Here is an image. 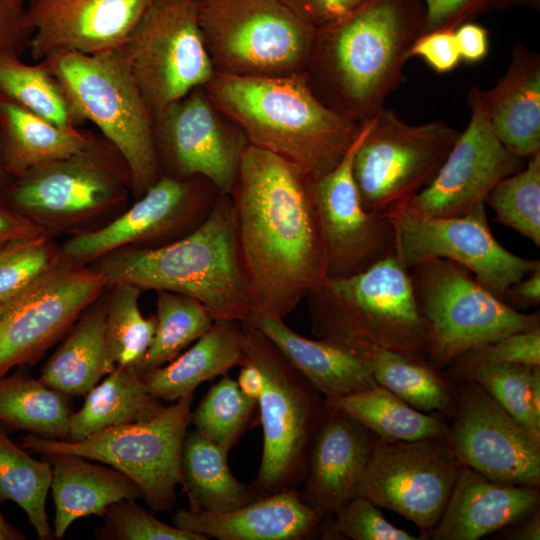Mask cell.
<instances>
[{
    "instance_id": "obj_51",
    "label": "cell",
    "mask_w": 540,
    "mask_h": 540,
    "mask_svg": "<svg viewBox=\"0 0 540 540\" xmlns=\"http://www.w3.org/2000/svg\"><path fill=\"white\" fill-rule=\"evenodd\" d=\"M425 5L424 33L454 30L456 21L472 7L475 0H423Z\"/></svg>"
},
{
    "instance_id": "obj_5",
    "label": "cell",
    "mask_w": 540,
    "mask_h": 540,
    "mask_svg": "<svg viewBox=\"0 0 540 540\" xmlns=\"http://www.w3.org/2000/svg\"><path fill=\"white\" fill-rule=\"evenodd\" d=\"M424 23L404 0H368L317 29L315 44L338 102L334 110L364 123L383 109L405 79L409 50Z\"/></svg>"
},
{
    "instance_id": "obj_58",
    "label": "cell",
    "mask_w": 540,
    "mask_h": 540,
    "mask_svg": "<svg viewBox=\"0 0 540 540\" xmlns=\"http://www.w3.org/2000/svg\"><path fill=\"white\" fill-rule=\"evenodd\" d=\"M7 174L5 173L4 169H3V166H2V162H1V159H0V192L4 191V189L6 188L5 187V182H6V179H7Z\"/></svg>"
},
{
    "instance_id": "obj_29",
    "label": "cell",
    "mask_w": 540,
    "mask_h": 540,
    "mask_svg": "<svg viewBox=\"0 0 540 540\" xmlns=\"http://www.w3.org/2000/svg\"><path fill=\"white\" fill-rule=\"evenodd\" d=\"M243 323L215 320L186 351L143 378L148 391L156 398L176 401L193 394L203 382L245 364Z\"/></svg>"
},
{
    "instance_id": "obj_21",
    "label": "cell",
    "mask_w": 540,
    "mask_h": 540,
    "mask_svg": "<svg viewBox=\"0 0 540 540\" xmlns=\"http://www.w3.org/2000/svg\"><path fill=\"white\" fill-rule=\"evenodd\" d=\"M206 93L199 88L154 120L155 141L167 175L202 177L222 195H231L247 146L243 134L224 126Z\"/></svg>"
},
{
    "instance_id": "obj_56",
    "label": "cell",
    "mask_w": 540,
    "mask_h": 540,
    "mask_svg": "<svg viewBox=\"0 0 540 540\" xmlns=\"http://www.w3.org/2000/svg\"><path fill=\"white\" fill-rule=\"evenodd\" d=\"M512 539L539 540L540 539V519L539 512L534 511L529 515V519L519 528L510 534Z\"/></svg>"
},
{
    "instance_id": "obj_40",
    "label": "cell",
    "mask_w": 540,
    "mask_h": 540,
    "mask_svg": "<svg viewBox=\"0 0 540 540\" xmlns=\"http://www.w3.org/2000/svg\"><path fill=\"white\" fill-rule=\"evenodd\" d=\"M105 332L115 366H137L147 352L156 329V317H144L139 308L142 290L129 283L108 286Z\"/></svg>"
},
{
    "instance_id": "obj_41",
    "label": "cell",
    "mask_w": 540,
    "mask_h": 540,
    "mask_svg": "<svg viewBox=\"0 0 540 540\" xmlns=\"http://www.w3.org/2000/svg\"><path fill=\"white\" fill-rule=\"evenodd\" d=\"M499 223L540 246V152L520 171L499 181L485 200Z\"/></svg>"
},
{
    "instance_id": "obj_26",
    "label": "cell",
    "mask_w": 540,
    "mask_h": 540,
    "mask_svg": "<svg viewBox=\"0 0 540 540\" xmlns=\"http://www.w3.org/2000/svg\"><path fill=\"white\" fill-rule=\"evenodd\" d=\"M482 94L490 125L504 147L523 159L540 152L539 55L515 45L506 73Z\"/></svg>"
},
{
    "instance_id": "obj_35",
    "label": "cell",
    "mask_w": 540,
    "mask_h": 540,
    "mask_svg": "<svg viewBox=\"0 0 540 540\" xmlns=\"http://www.w3.org/2000/svg\"><path fill=\"white\" fill-rule=\"evenodd\" d=\"M72 413L65 394L24 369L0 377V423L5 428L68 439Z\"/></svg>"
},
{
    "instance_id": "obj_16",
    "label": "cell",
    "mask_w": 540,
    "mask_h": 540,
    "mask_svg": "<svg viewBox=\"0 0 540 540\" xmlns=\"http://www.w3.org/2000/svg\"><path fill=\"white\" fill-rule=\"evenodd\" d=\"M440 439L372 443L352 497H363L413 522L421 531L439 521L462 465Z\"/></svg>"
},
{
    "instance_id": "obj_33",
    "label": "cell",
    "mask_w": 540,
    "mask_h": 540,
    "mask_svg": "<svg viewBox=\"0 0 540 540\" xmlns=\"http://www.w3.org/2000/svg\"><path fill=\"white\" fill-rule=\"evenodd\" d=\"M163 405L147 389L133 365L116 366L72 413L68 440L79 441L100 430L146 420Z\"/></svg>"
},
{
    "instance_id": "obj_42",
    "label": "cell",
    "mask_w": 540,
    "mask_h": 540,
    "mask_svg": "<svg viewBox=\"0 0 540 540\" xmlns=\"http://www.w3.org/2000/svg\"><path fill=\"white\" fill-rule=\"evenodd\" d=\"M256 406L257 401L244 395L237 381L224 375L192 412L191 423L229 453L246 430Z\"/></svg>"
},
{
    "instance_id": "obj_14",
    "label": "cell",
    "mask_w": 540,
    "mask_h": 540,
    "mask_svg": "<svg viewBox=\"0 0 540 540\" xmlns=\"http://www.w3.org/2000/svg\"><path fill=\"white\" fill-rule=\"evenodd\" d=\"M384 215L394 230V255L408 270L429 259H448L467 268L503 300L513 284L540 268L539 260L517 256L496 240L485 204L461 216L436 217L402 203Z\"/></svg>"
},
{
    "instance_id": "obj_12",
    "label": "cell",
    "mask_w": 540,
    "mask_h": 540,
    "mask_svg": "<svg viewBox=\"0 0 540 540\" xmlns=\"http://www.w3.org/2000/svg\"><path fill=\"white\" fill-rule=\"evenodd\" d=\"M459 135L444 121L410 125L394 111L381 109L352 163L363 208L384 215L409 201L434 179Z\"/></svg>"
},
{
    "instance_id": "obj_46",
    "label": "cell",
    "mask_w": 540,
    "mask_h": 540,
    "mask_svg": "<svg viewBox=\"0 0 540 540\" xmlns=\"http://www.w3.org/2000/svg\"><path fill=\"white\" fill-rule=\"evenodd\" d=\"M324 536L352 540H418V537L389 523L376 505L355 496L341 506Z\"/></svg>"
},
{
    "instance_id": "obj_52",
    "label": "cell",
    "mask_w": 540,
    "mask_h": 540,
    "mask_svg": "<svg viewBox=\"0 0 540 540\" xmlns=\"http://www.w3.org/2000/svg\"><path fill=\"white\" fill-rule=\"evenodd\" d=\"M44 235L39 226L0 199V248Z\"/></svg>"
},
{
    "instance_id": "obj_59",
    "label": "cell",
    "mask_w": 540,
    "mask_h": 540,
    "mask_svg": "<svg viewBox=\"0 0 540 540\" xmlns=\"http://www.w3.org/2000/svg\"><path fill=\"white\" fill-rule=\"evenodd\" d=\"M16 243V242H15ZM13 244V243H12ZM12 244H9V245H6L2 248H0V257L8 250V248L10 247V245Z\"/></svg>"
},
{
    "instance_id": "obj_31",
    "label": "cell",
    "mask_w": 540,
    "mask_h": 540,
    "mask_svg": "<svg viewBox=\"0 0 540 540\" xmlns=\"http://www.w3.org/2000/svg\"><path fill=\"white\" fill-rule=\"evenodd\" d=\"M106 292L82 313L43 366L40 380L44 384L65 395H86L116 367L106 341Z\"/></svg>"
},
{
    "instance_id": "obj_7",
    "label": "cell",
    "mask_w": 540,
    "mask_h": 540,
    "mask_svg": "<svg viewBox=\"0 0 540 540\" xmlns=\"http://www.w3.org/2000/svg\"><path fill=\"white\" fill-rule=\"evenodd\" d=\"M131 177L126 162L106 139L14 179L2 199L47 235L85 232L128 198Z\"/></svg>"
},
{
    "instance_id": "obj_3",
    "label": "cell",
    "mask_w": 540,
    "mask_h": 540,
    "mask_svg": "<svg viewBox=\"0 0 540 540\" xmlns=\"http://www.w3.org/2000/svg\"><path fill=\"white\" fill-rule=\"evenodd\" d=\"M107 285L129 283L143 290L171 291L202 303L214 320L247 321L252 315L233 202L219 194L194 230L157 247H123L95 259Z\"/></svg>"
},
{
    "instance_id": "obj_53",
    "label": "cell",
    "mask_w": 540,
    "mask_h": 540,
    "mask_svg": "<svg viewBox=\"0 0 540 540\" xmlns=\"http://www.w3.org/2000/svg\"><path fill=\"white\" fill-rule=\"evenodd\" d=\"M454 29L461 61L479 62L485 58L489 49L488 32L474 23H463Z\"/></svg>"
},
{
    "instance_id": "obj_4",
    "label": "cell",
    "mask_w": 540,
    "mask_h": 540,
    "mask_svg": "<svg viewBox=\"0 0 540 540\" xmlns=\"http://www.w3.org/2000/svg\"><path fill=\"white\" fill-rule=\"evenodd\" d=\"M306 301L312 333L361 359L376 349L423 363L429 358L411 276L395 255L347 277L325 278Z\"/></svg>"
},
{
    "instance_id": "obj_36",
    "label": "cell",
    "mask_w": 540,
    "mask_h": 540,
    "mask_svg": "<svg viewBox=\"0 0 540 540\" xmlns=\"http://www.w3.org/2000/svg\"><path fill=\"white\" fill-rule=\"evenodd\" d=\"M0 95L60 128H78L62 87L44 62L26 64L18 50H0Z\"/></svg>"
},
{
    "instance_id": "obj_2",
    "label": "cell",
    "mask_w": 540,
    "mask_h": 540,
    "mask_svg": "<svg viewBox=\"0 0 540 540\" xmlns=\"http://www.w3.org/2000/svg\"><path fill=\"white\" fill-rule=\"evenodd\" d=\"M213 106L248 144L299 168L311 180L332 171L362 124L328 107L300 73L241 76L215 71L205 85Z\"/></svg>"
},
{
    "instance_id": "obj_44",
    "label": "cell",
    "mask_w": 540,
    "mask_h": 540,
    "mask_svg": "<svg viewBox=\"0 0 540 540\" xmlns=\"http://www.w3.org/2000/svg\"><path fill=\"white\" fill-rule=\"evenodd\" d=\"M64 257L49 235L10 245L0 257V303L23 291Z\"/></svg>"
},
{
    "instance_id": "obj_55",
    "label": "cell",
    "mask_w": 540,
    "mask_h": 540,
    "mask_svg": "<svg viewBox=\"0 0 540 540\" xmlns=\"http://www.w3.org/2000/svg\"><path fill=\"white\" fill-rule=\"evenodd\" d=\"M237 383L244 395L257 401L264 387L263 374L253 362L246 360L241 366Z\"/></svg>"
},
{
    "instance_id": "obj_39",
    "label": "cell",
    "mask_w": 540,
    "mask_h": 540,
    "mask_svg": "<svg viewBox=\"0 0 540 540\" xmlns=\"http://www.w3.org/2000/svg\"><path fill=\"white\" fill-rule=\"evenodd\" d=\"M376 383L418 411H447L451 395L446 385L426 363L400 353L376 349L364 359Z\"/></svg>"
},
{
    "instance_id": "obj_27",
    "label": "cell",
    "mask_w": 540,
    "mask_h": 540,
    "mask_svg": "<svg viewBox=\"0 0 540 540\" xmlns=\"http://www.w3.org/2000/svg\"><path fill=\"white\" fill-rule=\"evenodd\" d=\"M245 322L263 332L324 398L378 385L368 363L339 346L319 338H306L282 319L252 315Z\"/></svg>"
},
{
    "instance_id": "obj_48",
    "label": "cell",
    "mask_w": 540,
    "mask_h": 540,
    "mask_svg": "<svg viewBox=\"0 0 540 540\" xmlns=\"http://www.w3.org/2000/svg\"><path fill=\"white\" fill-rule=\"evenodd\" d=\"M416 56L439 73L456 68L461 57L454 30H436L421 35L409 50V58Z\"/></svg>"
},
{
    "instance_id": "obj_28",
    "label": "cell",
    "mask_w": 540,
    "mask_h": 540,
    "mask_svg": "<svg viewBox=\"0 0 540 540\" xmlns=\"http://www.w3.org/2000/svg\"><path fill=\"white\" fill-rule=\"evenodd\" d=\"M52 467L50 489L55 504L53 536L63 538L70 525L89 515L101 516L121 500L142 498L137 485L114 468L74 455L47 457Z\"/></svg>"
},
{
    "instance_id": "obj_10",
    "label": "cell",
    "mask_w": 540,
    "mask_h": 540,
    "mask_svg": "<svg viewBox=\"0 0 540 540\" xmlns=\"http://www.w3.org/2000/svg\"><path fill=\"white\" fill-rule=\"evenodd\" d=\"M198 19L219 72L293 73L315 46L317 29L283 0H198Z\"/></svg>"
},
{
    "instance_id": "obj_18",
    "label": "cell",
    "mask_w": 540,
    "mask_h": 540,
    "mask_svg": "<svg viewBox=\"0 0 540 540\" xmlns=\"http://www.w3.org/2000/svg\"><path fill=\"white\" fill-rule=\"evenodd\" d=\"M468 104L471 115L467 128L460 132L434 179L405 202L416 213L464 215L485 204L499 181L525 166L524 159L511 153L496 137L477 86L469 90Z\"/></svg>"
},
{
    "instance_id": "obj_49",
    "label": "cell",
    "mask_w": 540,
    "mask_h": 540,
    "mask_svg": "<svg viewBox=\"0 0 540 540\" xmlns=\"http://www.w3.org/2000/svg\"><path fill=\"white\" fill-rule=\"evenodd\" d=\"M316 29L342 19L368 0H283Z\"/></svg>"
},
{
    "instance_id": "obj_17",
    "label": "cell",
    "mask_w": 540,
    "mask_h": 540,
    "mask_svg": "<svg viewBox=\"0 0 540 540\" xmlns=\"http://www.w3.org/2000/svg\"><path fill=\"white\" fill-rule=\"evenodd\" d=\"M202 177L163 174L134 204L101 227L73 234L62 245L66 258L87 264L123 247H157L197 228L219 192Z\"/></svg>"
},
{
    "instance_id": "obj_50",
    "label": "cell",
    "mask_w": 540,
    "mask_h": 540,
    "mask_svg": "<svg viewBox=\"0 0 540 540\" xmlns=\"http://www.w3.org/2000/svg\"><path fill=\"white\" fill-rule=\"evenodd\" d=\"M30 34L25 4L18 0H0V50H18Z\"/></svg>"
},
{
    "instance_id": "obj_60",
    "label": "cell",
    "mask_w": 540,
    "mask_h": 540,
    "mask_svg": "<svg viewBox=\"0 0 540 540\" xmlns=\"http://www.w3.org/2000/svg\"><path fill=\"white\" fill-rule=\"evenodd\" d=\"M18 1L21 2V3L26 4V2H28L29 0H18Z\"/></svg>"
},
{
    "instance_id": "obj_30",
    "label": "cell",
    "mask_w": 540,
    "mask_h": 540,
    "mask_svg": "<svg viewBox=\"0 0 540 540\" xmlns=\"http://www.w3.org/2000/svg\"><path fill=\"white\" fill-rule=\"evenodd\" d=\"M95 137L66 130L0 95V159L8 177L19 178L43 164L87 148Z\"/></svg>"
},
{
    "instance_id": "obj_1",
    "label": "cell",
    "mask_w": 540,
    "mask_h": 540,
    "mask_svg": "<svg viewBox=\"0 0 540 540\" xmlns=\"http://www.w3.org/2000/svg\"><path fill=\"white\" fill-rule=\"evenodd\" d=\"M311 183L269 151L241 155L230 196L254 316L284 320L326 278Z\"/></svg>"
},
{
    "instance_id": "obj_15",
    "label": "cell",
    "mask_w": 540,
    "mask_h": 540,
    "mask_svg": "<svg viewBox=\"0 0 540 540\" xmlns=\"http://www.w3.org/2000/svg\"><path fill=\"white\" fill-rule=\"evenodd\" d=\"M108 288L102 274L64 257L0 315V377L36 361Z\"/></svg>"
},
{
    "instance_id": "obj_45",
    "label": "cell",
    "mask_w": 540,
    "mask_h": 540,
    "mask_svg": "<svg viewBox=\"0 0 540 540\" xmlns=\"http://www.w3.org/2000/svg\"><path fill=\"white\" fill-rule=\"evenodd\" d=\"M102 517L101 539L207 540L203 535L168 525L135 502L125 499L110 505Z\"/></svg>"
},
{
    "instance_id": "obj_57",
    "label": "cell",
    "mask_w": 540,
    "mask_h": 540,
    "mask_svg": "<svg viewBox=\"0 0 540 540\" xmlns=\"http://www.w3.org/2000/svg\"><path fill=\"white\" fill-rule=\"evenodd\" d=\"M24 534L6 521L0 511V540H22Z\"/></svg>"
},
{
    "instance_id": "obj_61",
    "label": "cell",
    "mask_w": 540,
    "mask_h": 540,
    "mask_svg": "<svg viewBox=\"0 0 540 540\" xmlns=\"http://www.w3.org/2000/svg\"><path fill=\"white\" fill-rule=\"evenodd\" d=\"M2 308H3V304L0 303V315H1V312H2Z\"/></svg>"
},
{
    "instance_id": "obj_47",
    "label": "cell",
    "mask_w": 540,
    "mask_h": 540,
    "mask_svg": "<svg viewBox=\"0 0 540 540\" xmlns=\"http://www.w3.org/2000/svg\"><path fill=\"white\" fill-rule=\"evenodd\" d=\"M470 370L482 364L515 363L540 365V326L518 331L463 354Z\"/></svg>"
},
{
    "instance_id": "obj_9",
    "label": "cell",
    "mask_w": 540,
    "mask_h": 540,
    "mask_svg": "<svg viewBox=\"0 0 540 540\" xmlns=\"http://www.w3.org/2000/svg\"><path fill=\"white\" fill-rule=\"evenodd\" d=\"M410 273L429 338V358L445 366L512 333L540 326L539 312L521 313L494 295L464 266L443 258Z\"/></svg>"
},
{
    "instance_id": "obj_43",
    "label": "cell",
    "mask_w": 540,
    "mask_h": 540,
    "mask_svg": "<svg viewBox=\"0 0 540 540\" xmlns=\"http://www.w3.org/2000/svg\"><path fill=\"white\" fill-rule=\"evenodd\" d=\"M515 363H489L472 369V377L517 422L540 438V415L531 400V381L535 369Z\"/></svg>"
},
{
    "instance_id": "obj_25",
    "label": "cell",
    "mask_w": 540,
    "mask_h": 540,
    "mask_svg": "<svg viewBox=\"0 0 540 540\" xmlns=\"http://www.w3.org/2000/svg\"><path fill=\"white\" fill-rule=\"evenodd\" d=\"M536 487L492 481L462 467L446 507L430 532L436 540H476L536 511Z\"/></svg>"
},
{
    "instance_id": "obj_11",
    "label": "cell",
    "mask_w": 540,
    "mask_h": 540,
    "mask_svg": "<svg viewBox=\"0 0 540 540\" xmlns=\"http://www.w3.org/2000/svg\"><path fill=\"white\" fill-rule=\"evenodd\" d=\"M243 332L246 360L253 362L264 378L257 400L263 449L253 483L264 496L296 488L305 477L321 416L319 393L263 332L247 322H243Z\"/></svg>"
},
{
    "instance_id": "obj_13",
    "label": "cell",
    "mask_w": 540,
    "mask_h": 540,
    "mask_svg": "<svg viewBox=\"0 0 540 540\" xmlns=\"http://www.w3.org/2000/svg\"><path fill=\"white\" fill-rule=\"evenodd\" d=\"M120 51L154 120L215 73L198 0H153Z\"/></svg>"
},
{
    "instance_id": "obj_20",
    "label": "cell",
    "mask_w": 540,
    "mask_h": 540,
    "mask_svg": "<svg viewBox=\"0 0 540 540\" xmlns=\"http://www.w3.org/2000/svg\"><path fill=\"white\" fill-rule=\"evenodd\" d=\"M462 466L500 483L536 487L540 482V438L517 422L481 386L461 398L448 436Z\"/></svg>"
},
{
    "instance_id": "obj_32",
    "label": "cell",
    "mask_w": 540,
    "mask_h": 540,
    "mask_svg": "<svg viewBox=\"0 0 540 540\" xmlns=\"http://www.w3.org/2000/svg\"><path fill=\"white\" fill-rule=\"evenodd\" d=\"M227 455L197 429L187 432L181 468L189 509L228 512L263 496L253 483H241L233 476Z\"/></svg>"
},
{
    "instance_id": "obj_54",
    "label": "cell",
    "mask_w": 540,
    "mask_h": 540,
    "mask_svg": "<svg viewBox=\"0 0 540 540\" xmlns=\"http://www.w3.org/2000/svg\"><path fill=\"white\" fill-rule=\"evenodd\" d=\"M519 302L525 305H536L540 302V268L513 284L506 292L503 301Z\"/></svg>"
},
{
    "instance_id": "obj_23",
    "label": "cell",
    "mask_w": 540,
    "mask_h": 540,
    "mask_svg": "<svg viewBox=\"0 0 540 540\" xmlns=\"http://www.w3.org/2000/svg\"><path fill=\"white\" fill-rule=\"evenodd\" d=\"M307 460L302 501L321 516L335 514L350 498L372 443L363 426L323 405Z\"/></svg>"
},
{
    "instance_id": "obj_34",
    "label": "cell",
    "mask_w": 540,
    "mask_h": 540,
    "mask_svg": "<svg viewBox=\"0 0 540 540\" xmlns=\"http://www.w3.org/2000/svg\"><path fill=\"white\" fill-rule=\"evenodd\" d=\"M323 405L346 414L388 442L442 439L449 432L443 423L416 410L380 385L325 397Z\"/></svg>"
},
{
    "instance_id": "obj_22",
    "label": "cell",
    "mask_w": 540,
    "mask_h": 540,
    "mask_svg": "<svg viewBox=\"0 0 540 540\" xmlns=\"http://www.w3.org/2000/svg\"><path fill=\"white\" fill-rule=\"evenodd\" d=\"M153 0H29L31 57L56 51L95 55L119 50Z\"/></svg>"
},
{
    "instance_id": "obj_19",
    "label": "cell",
    "mask_w": 540,
    "mask_h": 540,
    "mask_svg": "<svg viewBox=\"0 0 540 540\" xmlns=\"http://www.w3.org/2000/svg\"><path fill=\"white\" fill-rule=\"evenodd\" d=\"M371 119L362 124L338 166L311 183L327 279L362 272L395 252L394 230L389 219L385 215L370 214L363 208L352 174L355 152Z\"/></svg>"
},
{
    "instance_id": "obj_6",
    "label": "cell",
    "mask_w": 540,
    "mask_h": 540,
    "mask_svg": "<svg viewBox=\"0 0 540 540\" xmlns=\"http://www.w3.org/2000/svg\"><path fill=\"white\" fill-rule=\"evenodd\" d=\"M78 123L91 121L127 164L135 198L163 174L153 116L120 49L87 55L56 51L42 60Z\"/></svg>"
},
{
    "instance_id": "obj_8",
    "label": "cell",
    "mask_w": 540,
    "mask_h": 540,
    "mask_svg": "<svg viewBox=\"0 0 540 540\" xmlns=\"http://www.w3.org/2000/svg\"><path fill=\"white\" fill-rule=\"evenodd\" d=\"M193 394L154 416L100 430L73 441L29 434L22 447L41 456L74 455L108 464L132 480L155 512L169 510L183 485V444L191 423Z\"/></svg>"
},
{
    "instance_id": "obj_24",
    "label": "cell",
    "mask_w": 540,
    "mask_h": 540,
    "mask_svg": "<svg viewBox=\"0 0 540 540\" xmlns=\"http://www.w3.org/2000/svg\"><path fill=\"white\" fill-rule=\"evenodd\" d=\"M321 518L296 488H290L228 512L181 509L174 514L173 525L207 539L298 540L308 536Z\"/></svg>"
},
{
    "instance_id": "obj_37",
    "label": "cell",
    "mask_w": 540,
    "mask_h": 540,
    "mask_svg": "<svg viewBox=\"0 0 540 540\" xmlns=\"http://www.w3.org/2000/svg\"><path fill=\"white\" fill-rule=\"evenodd\" d=\"M51 479V463L31 457L0 426V502L20 506L41 540L54 537L46 513Z\"/></svg>"
},
{
    "instance_id": "obj_38",
    "label": "cell",
    "mask_w": 540,
    "mask_h": 540,
    "mask_svg": "<svg viewBox=\"0 0 540 540\" xmlns=\"http://www.w3.org/2000/svg\"><path fill=\"white\" fill-rule=\"evenodd\" d=\"M156 329L152 342L136 366L143 379L175 359L214 323L209 310L196 299L171 291H157Z\"/></svg>"
}]
</instances>
